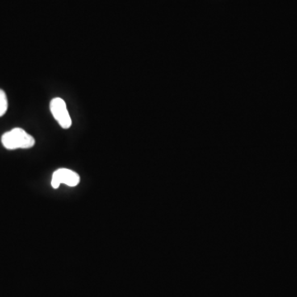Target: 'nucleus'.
Masks as SVG:
<instances>
[{
    "instance_id": "nucleus-2",
    "label": "nucleus",
    "mask_w": 297,
    "mask_h": 297,
    "mask_svg": "<svg viewBox=\"0 0 297 297\" xmlns=\"http://www.w3.org/2000/svg\"><path fill=\"white\" fill-rule=\"evenodd\" d=\"M51 114L60 127L68 129L71 127L72 121L67 109L66 103L62 98H56L51 100L50 104Z\"/></svg>"
},
{
    "instance_id": "nucleus-1",
    "label": "nucleus",
    "mask_w": 297,
    "mask_h": 297,
    "mask_svg": "<svg viewBox=\"0 0 297 297\" xmlns=\"http://www.w3.org/2000/svg\"><path fill=\"white\" fill-rule=\"evenodd\" d=\"M2 144L8 150L29 148L34 146L35 139L22 128H14L2 136Z\"/></svg>"
},
{
    "instance_id": "nucleus-3",
    "label": "nucleus",
    "mask_w": 297,
    "mask_h": 297,
    "mask_svg": "<svg viewBox=\"0 0 297 297\" xmlns=\"http://www.w3.org/2000/svg\"><path fill=\"white\" fill-rule=\"evenodd\" d=\"M80 177L78 173L67 169H60L55 171L51 179V186L56 189L60 184H65L69 187H76L80 183Z\"/></svg>"
},
{
    "instance_id": "nucleus-4",
    "label": "nucleus",
    "mask_w": 297,
    "mask_h": 297,
    "mask_svg": "<svg viewBox=\"0 0 297 297\" xmlns=\"http://www.w3.org/2000/svg\"><path fill=\"white\" fill-rule=\"evenodd\" d=\"M8 98L6 93L0 89V118L6 114L8 110Z\"/></svg>"
}]
</instances>
